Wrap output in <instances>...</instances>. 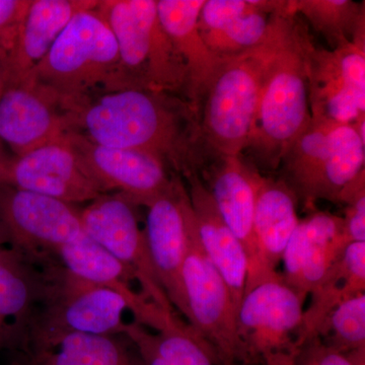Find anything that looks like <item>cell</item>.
<instances>
[{"label": "cell", "instance_id": "cell-1", "mask_svg": "<svg viewBox=\"0 0 365 365\" xmlns=\"http://www.w3.org/2000/svg\"><path fill=\"white\" fill-rule=\"evenodd\" d=\"M71 132L115 148L144 151L182 178L213 160L201 131L200 113L167 93L121 90L64 101Z\"/></svg>", "mask_w": 365, "mask_h": 365}, {"label": "cell", "instance_id": "cell-2", "mask_svg": "<svg viewBox=\"0 0 365 365\" xmlns=\"http://www.w3.org/2000/svg\"><path fill=\"white\" fill-rule=\"evenodd\" d=\"M294 16H285L264 44L222 56L200 108V125L213 160L241 155L248 144L262 88L287 39Z\"/></svg>", "mask_w": 365, "mask_h": 365}, {"label": "cell", "instance_id": "cell-3", "mask_svg": "<svg viewBox=\"0 0 365 365\" xmlns=\"http://www.w3.org/2000/svg\"><path fill=\"white\" fill-rule=\"evenodd\" d=\"M98 9L117 42L118 91L167 93L188 100V72L160 21L158 2L106 0Z\"/></svg>", "mask_w": 365, "mask_h": 365}, {"label": "cell", "instance_id": "cell-4", "mask_svg": "<svg viewBox=\"0 0 365 365\" xmlns=\"http://www.w3.org/2000/svg\"><path fill=\"white\" fill-rule=\"evenodd\" d=\"M98 6L76 14L29 74L56 91L64 101L118 91L117 42Z\"/></svg>", "mask_w": 365, "mask_h": 365}, {"label": "cell", "instance_id": "cell-5", "mask_svg": "<svg viewBox=\"0 0 365 365\" xmlns=\"http://www.w3.org/2000/svg\"><path fill=\"white\" fill-rule=\"evenodd\" d=\"M365 143L351 124L311 118L281 160L284 180L309 211L319 200L339 203L341 192L364 170Z\"/></svg>", "mask_w": 365, "mask_h": 365}, {"label": "cell", "instance_id": "cell-6", "mask_svg": "<svg viewBox=\"0 0 365 365\" xmlns=\"http://www.w3.org/2000/svg\"><path fill=\"white\" fill-rule=\"evenodd\" d=\"M306 66L297 16L262 88L246 150L264 169L277 170L289 146L311 121Z\"/></svg>", "mask_w": 365, "mask_h": 365}, {"label": "cell", "instance_id": "cell-7", "mask_svg": "<svg viewBox=\"0 0 365 365\" xmlns=\"http://www.w3.org/2000/svg\"><path fill=\"white\" fill-rule=\"evenodd\" d=\"M311 117L352 124L365 114V31L333 49L319 47L297 20Z\"/></svg>", "mask_w": 365, "mask_h": 365}, {"label": "cell", "instance_id": "cell-8", "mask_svg": "<svg viewBox=\"0 0 365 365\" xmlns=\"http://www.w3.org/2000/svg\"><path fill=\"white\" fill-rule=\"evenodd\" d=\"M182 276L189 325L207 346L215 364L252 362L237 333V314L230 290L201 247L195 217L190 228Z\"/></svg>", "mask_w": 365, "mask_h": 365}, {"label": "cell", "instance_id": "cell-9", "mask_svg": "<svg viewBox=\"0 0 365 365\" xmlns=\"http://www.w3.org/2000/svg\"><path fill=\"white\" fill-rule=\"evenodd\" d=\"M126 309L128 304L117 292L76 277L64 268L51 266L47 297L28 338L71 332L123 335Z\"/></svg>", "mask_w": 365, "mask_h": 365}, {"label": "cell", "instance_id": "cell-10", "mask_svg": "<svg viewBox=\"0 0 365 365\" xmlns=\"http://www.w3.org/2000/svg\"><path fill=\"white\" fill-rule=\"evenodd\" d=\"M83 234L79 210L63 202L0 184V247L43 261Z\"/></svg>", "mask_w": 365, "mask_h": 365}, {"label": "cell", "instance_id": "cell-11", "mask_svg": "<svg viewBox=\"0 0 365 365\" xmlns=\"http://www.w3.org/2000/svg\"><path fill=\"white\" fill-rule=\"evenodd\" d=\"M137 207L123 194H102L79 210L83 232L131 271L146 299L174 312L158 282L144 230L139 227Z\"/></svg>", "mask_w": 365, "mask_h": 365}, {"label": "cell", "instance_id": "cell-12", "mask_svg": "<svg viewBox=\"0 0 365 365\" xmlns=\"http://www.w3.org/2000/svg\"><path fill=\"white\" fill-rule=\"evenodd\" d=\"M307 297L287 285L282 276L247 292L237 312L240 339L251 361L299 351L297 339Z\"/></svg>", "mask_w": 365, "mask_h": 365}, {"label": "cell", "instance_id": "cell-13", "mask_svg": "<svg viewBox=\"0 0 365 365\" xmlns=\"http://www.w3.org/2000/svg\"><path fill=\"white\" fill-rule=\"evenodd\" d=\"M144 207L148 209L144 235L158 282L174 309L188 321L182 272L194 215L182 178L175 175L169 188Z\"/></svg>", "mask_w": 365, "mask_h": 365}, {"label": "cell", "instance_id": "cell-14", "mask_svg": "<svg viewBox=\"0 0 365 365\" xmlns=\"http://www.w3.org/2000/svg\"><path fill=\"white\" fill-rule=\"evenodd\" d=\"M63 98L32 76L4 83L0 95V145L21 157L71 133Z\"/></svg>", "mask_w": 365, "mask_h": 365}, {"label": "cell", "instance_id": "cell-15", "mask_svg": "<svg viewBox=\"0 0 365 365\" xmlns=\"http://www.w3.org/2000/svg\"><path fill=\"white\" fill-rule=\"evenodd\" d=\"M68 135L21 157L6 153L0 160V184L71 205L91 202L106 194L88 174Z\"/></svg>", "mask_w": 365, "mask_h": 365}, {"label": "cell", "instance_id": "cell-16", "mask_svg": "<svg viewBox=\"0 0 365 365\" xmlns=\"http://www.w3.org/2000/svg\"><path fill=\"white\" fill-rule=\"evenodd\" d=\"M68 140L104 193L123 194L138 207L163 193L177 175L160 158L144 151L100 145L74 132Z\"/></svg>", "mask_w": 365, "mask_h": 365}, {"label": "cell", "instance_id": "cell-17", "mask_svg": "<svg viewBox=\"0 0 365 365\" xmlns=\"http://www.w3.org/2000/svg\"><path fill=\"white\" fill-rule=\"evenodd\" d=\"M201 177L220 215L241 242L247 260L246 290L261 284L260 268L254 240L257 190L262 175L241 155L215 158L201 170Z\"/></svg>", "mask_w": 365, "mask_h": 365}, {"label": "cell", "instance_id": "cell-18", "mask_svg": "<svg viewBox=\"0 0 365 365\" xmlns=\"http://www.w3.org/2000/svg\"><path fill=\"white\" fill-rule=\"evenodd\" d=\"M349 244L342 216L314 209L304 220H299L288 242L281 261L282 279L307 297Z\"/></svg>", "mask_w": 365, "mask_h": 365}, {"label": "cell", "instance_id": "cell-19", "mask_svg": "<svg viewBox=\"0 0 365 365\" xmlns=\"http://www.w3.org/2000/svg\"><path fill=\"white\" fill-rule=\"evenodd\" d=\"M182 180L195 217L199 242L227 284L237 314L248 276L246 253L223 220L198 173L186 175Z\"/></svg>", "mask_w": 365, "mask_h": 365}, {"label": "cell", "instance_id": "cell-20", "mask_svg": "<svg viewBox=\"0 0 365 365\" xmlns=\"http://www.w3.org/2000/svg\"><path fill=\"white\" fill-rule=\"evenodd\" d=\"M55 255L59 257L67 272L121 295L139 325L158 331L165 317L174 313L160 309L132 290L130 282L135 278L131 271L85 232L61 247Z\"/></svg>", "mask_w": 365, "mask_h": 365}, {"label": "cell", "instance_id": "cell-21", "mask_svg": "<svg viewBox=\"0 0 365 365\" xmlns=\"http://www.w3.org/2000/svg\"><path fill=\"white\" fill-rule=\"evenodd\" d=\"M4 248L0 254V348L25 343L35 317L47 297L49 268Z\"/></svg>", "mask_w": 365, "mask_h": 365}, {"label": "cell", "instance_id": "cell-22", "mask_svg": "<svg viewBox=\"0 0 365 365\" xmlns=\"http://www.w3.org/2000/svg\"><path fill=\"white\" fill-rule=\"evenodd\" d=\"M158 13L165 32L182 57L188 72V100L200 113L211 81L222 57L206 44L198 19L205 0H158Z\"/></svg>", "mask_w": 365, "mask_h": 365}, {"label": "cell", "instance_id": "cell-23", "mask_svg": "<svg viewBox=\"0 0 365 365\" xmlns=\"http://www.w3.org/2000/svg\"><path fill=\"white\" fill-rule=\"evenodd\" d=\"M297 202L299 199L282 179L262 176L253 227L262 283L281 277L278 265L299 222Z\"/></svg>", "mask_w": 365, "mask_h": 365}, {"label": "cell", "instance_id": "cell-24", "mask_svg": "<svg viewBox=\"0 0 365 365\" xmlns=\"http://www.w3.org/2000/svg\"><path fill=\"white\" fill-rule=\"evenodd\" d=\"M93 0H32L11 59L0 71L4 83L28 76L79 11L97 6Z\"/></svg>", "mask_w": 365, "mask_h": 365}, {"label": "cell", "instance_id": "cell-25", "mask_svg": "<svg viewBox=\"0 0 365 365\" xmlns=\"http://www.w3.org/2000/svg\"><path fill=\"white\" fill-rule=\"evenodd\" d=\"M29 365H143L116 336L85 333L34 335Z\"/></svg>", "mask_w": 365, "mask_h": 365}, {"label": "cell", "instance_id": "cell-26", "mask_svg": "<svg viewBox=\"0 0 365 365\" xmlns=\"http://www.w3.org/2000/svg\"><path fill=\"white\" fill-rule=\"evenodd\" d=\"M288 16L302 14L316 32L326 38L331 49L354 40L365 31L364 2L351 0H288Z\"/></svg>", "mask_w": 365, "mask_h": 365}, {"label": "cell", "instance_id": "cell-27", "mask_svg": "<svg viewBox=\"0 0 365 365\" xmlns=\"http://www.w3.org/2000/svg\"><path fill=\"white\" fill-rule=\"evenodd\" d=\"M123 335L130 341H139L174 365H215L204 341L191 326L176 316L157 333L150 332L136 322L126 324Z\"/></svg>", "mask_w": 365, "mask_h": 365}, {"label": "cell", "instance_id": "cell-28", "mask_svg": "<svg viewBox=\"0 0 365 365\" xmlns=\"http://www.w3.org/2000/svg\"><path fill=\"white\" fill-rule=\"evenodd\" d=\"M284 13L254 11L215 33L201 34L206 44L220 56L239 54L266 42L279 26Z\"/></svg>", "mask_w": 365, "mask_h": 365}, {"label": "cell", "instance_id": "cell-29", "mask_svg": "<svg viewBox=\"0 0 365 365\" xmlns=\"http://www.w3.org/2000/svg\"><path fill=\"white\" fill-rule=\"evenodd\" d=\"M318 338L341 352L365 349V294L338 304L319 328Z\"/></svg>", "mask_w": 365, "mask_h": 365}, {"label": "cell", "instance_id": "cell-30", "mask_svg": "<svg viewBox=\"0 0 365 365\" xmlns=\"http://www.w3.org/2000/svg\"><path fill=\"white\" fill-rule=\"evenodd\" d=\"M287 0H205L198 25L201 34L215 33L254 11L287 13Z\"/></svg>", "mask_w": 365, "mask_h": 365}, {"label": "cell", "instance_id": "cell-31", "mask_svg": "<svg viewBox=\"0 0 365 365\" xmlns=\"http://www.w3.org/2000/svg\"><path fill=\"white\" fill-rule=\"evenodd\" d=\"M339 203L345 205L342 218L348 242H365L364 170L341 192Z\"/></svg>", "mask_w": 365, "mask_h": 365}, {"label": "cell", "instance_id": "cell-32", "mask_svg": "<svg viewBox=\"0 0 365 365\" xmlns=\"http://www.w3.org/2000/svg\"><path fill=\"white\" fill-rule=\"evenodd\" d=\"M32 0H0V69L14 54Z\"/></svg>", "mask_w": 365, "mask_h": 365}, {"label": "cell", "instance_id": "cell-33", "mask_svg": "<svg viewBox=\"0 0 365 365\" xmlns=\"http://www.w3.org/2000/svg\"><path fill=\"white\" fill-rule=\"evenodd\" d=\"M295 365H365V349L341 352L317 337L300 348Z\"/></svg>", "mask_w": 365, "mask_h": 365}, {"label": "cell", "instance_id": "cell-34", "mask_svg": "<svg viewBox=\"0 0 365 365\" xmlns=\"http://www.w3.org/2000/svg\"><path fill=\"white\" fill-rule=\"evenodd\" d=\"M299 351L281 353V354L274 355L270 359L264 361V365H295L297 354Z\"/></svg>", "mask_w": 365, "mask_h": 365}, {"label": "cell", "instance_id": "cell-35", "mask_svg": "<svg viewBox=\"0 0 365 365\" xmlns=\"http://www.w3.org/2000/svg\"><path fill=\"white\" fill-rule=\"evenodd\" d=\"M4 76H2V72L0 71V95H1L2 91H4Z\"/></svg>", "mask_w": 365, "mask_h": 365}, {"label": "cell", "instance_id": "cell-36", "mask_svg": "<svg viewBox=\"0 0 365 365\" xmlns=\"http://www.w3.org/2000/svg\"><path fill=\"white\" fill-rule=\"evenodd\" d=\"M4 153H6V151L2 150V146L0 145V160H1L2 157H4Z\"/></svg>", "mask_w": 365, "mask_h": 365}, {"label": "cell", "instance_id": "cell-37", "mask_svg": "<svg viewBox=\"0 0 365 365\" xmlns=\"http://www.w3.org/2000/svg\"><path fill=\"white\" fill-rule=\"evenodd\" d=\"M2 250H4V248H2V247H0V254H1Z\"/></svg>", "mask_w": 365, "mask_h": 365}]
</instances>
